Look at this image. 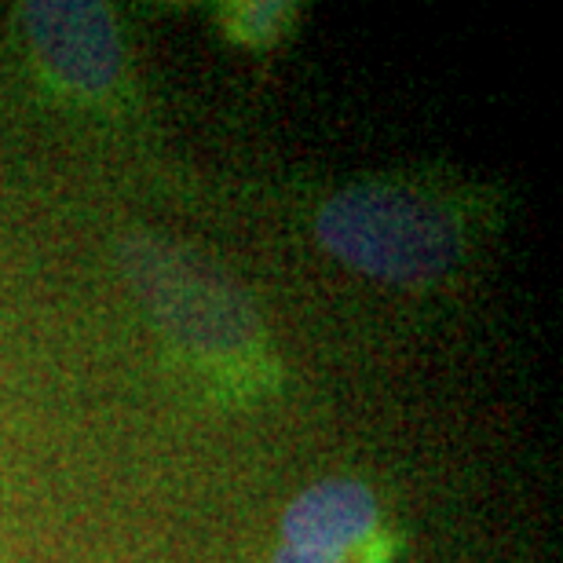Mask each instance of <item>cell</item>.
<instances>
[{
    "instance_id": "8992f818",
    "label": "cell",
    "mask_w": 563,
    "mask_h": 563,
    "mask_svg": "<svg viewBox=\"0 0 563 563\" xmlns=\"http://www.w3.org/2000/svg\"><path fill=\"white\" fill-rule=\"evenodd\" d=\"M272 563H344V560H333V556H322V553H311V549H297V545H278Z\"/></svg>"
},
{
    "instance_id": "6da1fadb",
    "label": "cell",
    "mask_w": 563,
    "mask_h": 563,
    "mask_svg": "<svg viewBox=\"0 0 563 563\" xmlns=\"http://www.w3.org/2000/svg\"><path fill=\"white\" fill-rule=\"evenodd\" d=\"M314 239L333 261L385 286H428L461 261L454 212L399 184L333 195L314 217Z\"/></svg>"
},
{
    "instance_id": "7a4b0ae2",
    "label": "cell",
    "mask_w": 563,
    "mask_h": 563,
    "mask_svg": "<svg viewBox=\"0 0 563 563\" xmlns=\"http://www.w3.org/2000/svg\"><path fill=\"white\" fill-rule=\"evenodd\" d=\"M118 264L151 319L187 355L228 363L261 347L264 325L253 300L220 267L184 245L132 231L118 245Z\"/></svg>"
},
{
    "instance_id": "5b68a950",
    "label": "cell",
    "mask_w": 563,
    "mask_h": 563,
    "mask_svg": "<svg viewBox=\"0 0 563 563\" xmlns=\"http://www.w3.org/2000/svg\"><path fill=\"white\" fill-rule=\"evenodd\" d=\"M286 15H289L286 4H250L234 15V22H239V33L245 41H272L286 26Z\"/></svg>"
},
{
    "instance_id": "277c9868",
    "label": "cell",
    "mask_w": 563,
    "mask_h": 563,
    "mask_svg": "<svg viewBox=\"0 0 563 563\" xmlns=\"http://www.w3.org/2000/svg\"><path fill=\"white\" fill-rule=\"evenodd\" d=\"M380 527L377 494L358 479H319L282 512V545L347 560Z\"/></svg>"
},
{
    "instance_id": "3957f363",
    "label": "cell",
    "mask_w": 563,
    "mask_h": 563,
    "mask_svg": "<svg viewBox=\"0 0 563 563\" xmlns=\"http://www.w3.org/2000/svg\"><path fill=\"white\" fill-rule=\"evenodd\" d=\"M41 70L77 96H103L118 85L121 33L107 4L92 0H26L19 8Z\"/></svg>"
}]
</instances>
